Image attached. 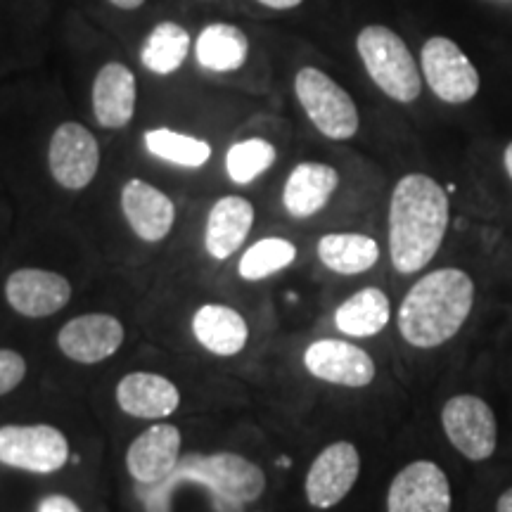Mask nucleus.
<instances>
[{
    "label": "nucleus",
    "mask_w": 512,
    "mask_h": 512,
    "mask_svg": "<svg viewBox=\"0 0 512 512\" xmlns=\"http://www.w3.org/2000/svg\"><path fill=\"white\" fill-rule=\"evenodd\" d=\"M448 195L427 174H406L389 200V256L403 275L422 271L437 256L448 230Z\"/></svg>",
    "instance_id": "obj_1"
},
{
    "label": "nucleus",
    "mask_w": 512,
    "mask_h": 512,
    "mask_svg": "<svg viewBox=\"0 0 512 512\" xmlns=\"http://www.w3.org/2000/svg\"><path fill=\"white\" fill-rule=\"evenodd\" d=\"M185 484L207 486L216 512H242L266 491V475L240 453H188L176 470L155 486H138L145 512H171L176 489Z\"/></svg>",
    "instance_id": "obj_2"
},
{
    "label": "nucleus",
    "mask_w": 512,
    "mask_h": 512,
    "mask_svg": "<svg viewBox=\"0 0 512 512\" xmlns=\"http://www.w3.org/2000/svg\"><path fill=\"white\" fill-rule=\"evenodd\" d=\"M475 306V283L460 268L422 275L399 306V332L415 349H437L453 339Z\"/></svg>",
    "instance_id": "obj_3"
},
{
    "label": "nucleus",
    "mask_w": 512,
    "mask_h": 512,
    "mask_svg": "<svg viewBox=\"0 0 512 512\" xmlns=\"http://www.w3.org/2000/svg\"><path fill=\"white\" fill-rule=\"evenodd\" d=\"M356 50L370 79L380 91L401 105H411L422 93V72L406 41L382 24L358 31Z\"/></svg>",
    "instance_id": "obj_4"
},
{
    "label": "nucleus",
    "mask_w": 512,
    "mask_h": 512,
    "mask_svg": "<svg viewBox=\"0 0 512 512\" xmlns=\"http://www.w3.org/2000/svg\"><path fill=\"white\" fill-rule=\"evenodd\" d=\"M294 95L318 133L330 140H349L361 119L351 95L318 67H302L294 76Z\"/></svg>",
    "instance_id": "obj_5"
},
{
    "label": "nucleus",
    "mask_w": 512,
    "mask_h": 512,
    "mask_svg": "<svg viewBox=\"0 0 512 512\" xmlns=\"http://www.w3.org/2000/svg\"><path fill=\"white\" fill-rule=\"evenodd\" d=\"M69 439L53 425H0V465L29 475H55L69 463Z\"/></svg>",
    "instance_id": "obj_6"
},
{
    "label": "nucleus",
    "mask_w": 512,
    "mask_h": 512,
    "mask_svg": "<svg viewBox=\"0 0 512 512\" xmlns=\"http://www.w3.org/2000/svg\"><path fill=\"white\" fill-rule=\"evenodd\" d=\"M420 72L430 91L448 105H465L479 93V72L456 41L427 38L420 50Z\"/></svg>",
    "instance_id": "obj_7"
},
{
    "label": "nucleus",
    "mask_w": 512,
    "mask_h": 512,
    "mask_svg": "<svg viewBox=\"0 0 512 512\" xmlns=\"http://www.w3.org/2000/svg\"><path fill=\"white\" fill-rule=\"evenodd\" d=\"M441 427L453 448L472 463H482L496 453V415L489 403L475 394L451 396L441 411Z\"/></svg>",
    "instance_id": "obj_8"
},
{
    "label": "nucleus",
    "mask_w": 512,
    "mask_h": 512,
    "mask_svg": "<svg viewBox=\"0 0 512 512\" xmlns=\"http://www.w3.org/2000/svg\"><path fill=\"white\" fill-rule=\"evenodd\" d=\"M72 283L48 268L19 266L3 280L5 306L19 318H50L72 302Z\"/></svg>",
    "instance_id": "obj_9"
},
{
    "label": "nucleus",
    "mask_w": 512,
    "mask_h": 512,
    "mask_svg": "<svg viewBox=\"0 0 512 512\" xmlns=\"http://www.w3.org/2000/svg\"><path fill=\"white\" fill-rule=\"evenodd\" d=\"M100 169L98 138L79 121H64L48 143V171L62 190L79 192L95 181Z\"/></svg>",
    "instance_id": "obj_10"
},
{
    "label": "nucleus",
    "mask_w": 512,
    "mask_h": 512,
    "mask_svg": "<svg viewBox=\"0 0 512 512\" xmlns=\"http://www.w3.org/2000/svg\"><path fill=\"white\" fill-rule=\"evenodd\" d=\"M361 475V456L351 441H335L318 453L306 475V501L313 508H335L349 496Z\"/></svg>",
    "instance_id": "obj_11"
},
{
    "label": "nucleus",
    "mask_w": 512,
    "mask_h": 512,
    "mask_svg": "<svg viewBox=\"0 0 512 512\" xmlns=\"http://www.w3.org/2000/svg\"><path fill=\"white\" fill-rule=\"evenodd\" d=\"M126 328L110 313H83L62 325L57 332V349L69 361L81 366H95L107 361L121 349Z\"/></svg>",
    "instance_id": "obj_12"
},
{
    "label": "nucleus",
    "mask_w": 512,
    "mask_h": 512,
    "mask_svg": "<svg viewBox=\"0 0 512 512\" xmlns=\"http://www.w3.org/2000/svg\"><path fill=\"white\" fill-rule=\"evenodd\" d=\"M304 368L320 382L361 389L375 380L373 356L344 339H318L304 351Z\"/></svg>",
    "instance_id": "obj_13"
},
{
    "label": "nucleus",
    "mask_w": 512,
    "mask_h": 512,
    "mask_svg": "<svg viewBox=\"0 0 512 512\" xmlns=\"http://www.w3.org/2000/svg\"><path fill=\"white\" fill-rule=\"evenodd\" d=\"M387 512H451V484L432 460H415L392 479Z\"/></svg>",
    "instance_id": "obj_14"
},
{
    "label": "nucleus",
    "mask_w": 512,
    "mask_h": 512,
    "mask_svg": "<svg viewBox=\"0 0 512 512\" xmlns=\"http://www.w3.org/2000/svg\"><path fill=\"white\" fill-rule=\"evenodd\" d=\"M181 430L169 422L147 427L126 451V470L138 486H155L176 470L181 460Z\"/></svg>",
    "instance_id": "obj_15"
},
{
    "label": "nucleus",
    "mask_w": 512,
    "mask_h": 512,
    "mask_svg": "<svg viewBox=\"0 0 512 512\" xmlns=\"http://www.w3.org/2000/svg\"><path fill=\"white\" fill-rule=\"evenodd\" d=\"M121 211L133 233L143 242L157 245L169 238L176 223V204L164 190L143 178H131L121 188Z\"/></svg>",
    "instance_id": "obj_16"
},
{
    "label": "nucleus",
    "mask_w": 512,
    "mask_h": 512,
    "mask_svg": "<svg viewBox=\"0 0 512 512\" xmlns=\"http://www.w3.org/2000/svg\"><path fill=\"white\" fill-rule=\"evenodd\" d=\"M93 117L98 126L119 131L131 124L138 105V81L124 62L102 64L93 81Z\"/></svg>",
    "instance_id": "obj_17"
},
{
    "label": "nucleus",
    "mask_w": 512,
    "mask_h": 512,
    "mask_svg": "<svg viewBox=\"0 0 512 512\" xmlns=\"http://www.w3.org/2000/svg\"><path fill=\"white\" fill-rule=\"evenodd\" d=\"M117 403L136 420H166L181 406V392L169 377L138 370L119 380Z\"/></svg>",
    "instance_id": "obj_18"
},
{
    "label": "nucleus",
    "mask_w": 512,
    "mask_h": 512,
    "mask_svg": "<svg viewBox=\"0 0 512 512\" xmlns=\"http://www.w3.org/2000/svg\"><path fill=\"white\" fill-rule=\"evenodd\" d=\"M254 226V204L242 195H226L214 202L207 226H204V249L211 259L226 261L245 245Z\"/></svg>",
    "instance_id": "obj_19"
},
{
    "label": "nucleus",
    "mask_w": 512,
    "mask_h": 512,
    "mask_svg": "<svg viewBox=\"0 0 512 512\" xmlns=\"http://www.w3.org/2000/svg\"><path fill=\"white\" fill-rule=\"evenodd\" d=\"M339 188V171L323 162H302L287 176L283 188V207L292 219H311L318 211L328 207V202Z\"/></svg>",
    "instance_id": "obj_20"
},
{
    "label": "nucleus",
    "mask_w": 512,
    "mask_h": 512,
    "mask_svg": "<svg viewBox=\"0 0 512 512\" xmlns=\"http://www.w3.org/2000/svg\"><path fill=\"white\" fill-rule=\"evenodd\" d=\"M192 335L214 356H238L247 347L249 325L228 304H204L192 316Z\"/></svg>",
    "instance_id": "obj_21"
},
{
    "label": "nucleus",
    "mask_w": 512,
    "mask_h": 512,
    "mask_svg": "<svg viewBox=\"0 0 512 512\" xmlns=\"http://www.w3.org/2000/svg\"><path fill=\"white\" fill-rule=\"evenodd\" d=\"M192 50L204 72L233 74L247 64L249 38L235 24L211 22L197 34Z\"/></svg>",
    "instance_id": "obj_22"
},
{
    "label": "nucleus",
    "mask_w": 512,
    "mask_h": 512,
    "mask_svg": "<svg viewBox=\"0 0 512 512\" xmlns=\"http://www.w3.org/2000/svg\"><path fill=\"white\" fill-rule=\"evenodd\" d=\"M318 259L328 271L361 275L380 261V245L363 233H330L318 240Z\"/></svg>",
    "instance_id": "obj_23"
},
{
    "label": "nucleus",
    "mask_w": 512,
    "mask_h": 512,
    "mask_svg": "<svg viewBox=\"0 0 512 512\" xmlns=\"http://www.w3.org/2000/svg\"><path fill=\"white\" fill-rule=\"evenodd\" d=\"M392 318V304L380 287H363L351 294L335 311V325L349 337H375L387 328Z\"/></svg>",
    "instance_id": "obj_24"
},
{
    "label": "nucleus",
    "mask_w": 512,
    "mask_h": 512,
    "mask_svg": "<svg viewBox=\"0 0 512 512\" xmlns=\"http://www.w3.org/2000/svg\"><path fill=\"white\" fill-rule=\"evenodd\" d=\"M192 36L183 24L164 19L152 27L140 48V62L150 74L171 76L183 67L192 50Z\"/></svg>",
    "instance_id": "obj_25"
},
{
    "label": "nucleus",
    "mask_w": 512,
    "mask_h": 512,
    "mask_svg": "<svg viewBox=\"0 0 512 512\" xmlns=\"http://www.w3.org/2000/svg\"><path fill=\"white\" fill-rule=\"evenodd\" d=\"M143 143L152 157L181 166V169H202L211 159V145L207 140L174 131V128H150L143 136Z\"/></svg>",
    "instance_id": "obj_26"
},
{
    "label": "nucleus",
    "mask_w": 512,
    "mask_h": 512,
    "mask_svg": "<svg viewBox=\"0 0 512 512\" xmlns=\"http://www.w3.org/2000/svg\"><path fill=\"white\" fill-rule=\"evenodd\" d=\"M297 259V247L285 238H264L254 242L245 254L240 256L238 275L247 283L271 278L280 273Z\"/></svg>",
    "instance_id": "obj_27"
},
{
    "label": "nucleus",
    "mask_w": 512,
    "mask_h": 512,
    "mask_svg": "<svg viewBox=\"0 0 512 512\" xmlns=\"http://www.w3.org/2000/svg\"><path fill=\"white\" fill-rule=\"evenodd\" d=\"M278 159V150L266 138H247L230 145L226 152V174L235 185H249Z\"/></svg>",
    "instance_id": "obj_28"
},
{
    "label": "nucleus",
    "mask_w": 512,
    "mask_h": 512,
    "mask_svg": "<svg viewBox=\"0 0 512 512\" xmlns=\"http://www.w3.org/2000/svg\"><path fill=\"white\" fill-rule=\"evenodd\" d=\"M29 375V361L22 351L12 347H0V399L10 396L22 387Z\"/></svg>",
    "instance_id": "obj_29"
},
{
    "label": "nucleus",
    "mask_w": 512,
    "mask_h": 512,
    "mask_svg": "<svg viewBox=\"0 0 512 512\" xmlns=\"http://www.w3.org/2000/svg\"><path fill=\"white\" fill-rule=\"evenodd\" d=\"M36 512H81V508L69 496L50 494L46 498H41Z\"/></svg>",
    "instance_id": "obj_30"
},
{
    "label": "nucleus",
    "mask_w": 512,
    "mask_h": 512,
    "mask_svg": "<svg viewBox=\"0 0 512 512\" xmlns=\"http://www.w3.org/2000/svg\"><path fill=\"white\" fill-rule=\"evenodd\" d=\"M259 5H264L268 10H278V12H285V10H294L299 8V5L304 3V0H256Z\"/></svg>",
    "instance_id": "obj_31"
},
{
    "label": "nucleus",
    "mask_w": 512,
    "mask_h": 512,
    "mask_svg": "<svg viewBox=\"0 0 512 512\" xmlns=\"http://www.w3.org/2000/svg\"><path fill=\"white\" fill-rule=\"evenodd\" d=\"M110 3L114 5V8H119V10H126V12H131V10H138V8H143V5L147 3V0H110Z\"/></svg>",
    "instance_id": "obj_32"
},
{
    "label": "nucleus",
    "mask_w": 512,
    "mask_h": 512,
    "mask_svg": "<svg viewBox=\"0 0 512 512\" xmlns=\"http://www.w3.org/2000/svg\"><path fill=\"white\" fill-rule=\"evenodd\" d=\"M496 512H512V486L508 491H503L501 498H498Z\"/></svg>",
    "instance_id": "obj_33"
},
{
    "label": "nucleus",
    "mask_w": 512,
    "mask_h": 512,
    "mask_svg": "<svg viewBox=\"0 0 512 512\" xmlns=\"http://www.w3.org/2000/svg\"><path fill=\"white\" fill-rule=\"evenodd\" d=\"M503 164H505V171H508V176L512 178V143L505 147L503 152Z\"/></svg>",
    "instance_id": "obj_34"
}]
</instances>
